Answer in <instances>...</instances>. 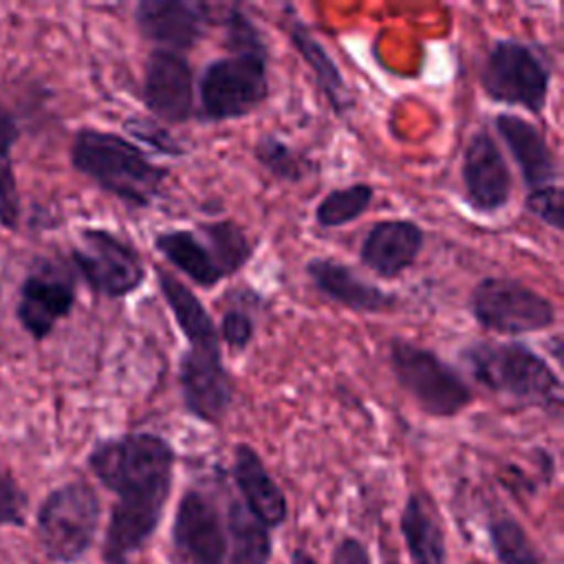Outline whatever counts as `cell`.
<instances>
[{
	"mask_svg": "<svg viewBox=\"0 0 564 564\" xmlns=\"http://www.w3.org/2000/svg\"><path fill=\"white\" fill-rule=\"evenodd\" d=\"M460 183L465 203L482 216H494L511 200V170L509 163L487 130H476L463 152Z\"/></svg>",
	"mask_w": 564,
	"mask_h": 564,
	"instance_id": "obj_14",
	"label": "cell"
},
{
	"mask_svg": "<svg viewBox=\"0 0 564 564\" xmlns=\"http://www.w3.org/2000/svg\"><path fill=\"white\" fill-rule=\"evenodd\" d=\"M26 509V496L15 485V480L0 471V527L4 524H22Z\"/></svg>",
	"mask_w": 564,
	"mask_h": 564,
	"instance_id": "obj_32",
	"label": "cell"
},
{
	"mask_svg": "<svg viewBox=\"0 0 564 564\" xmlns=\"http://www.w3.org/2000/svg\"><path fill=\"white\" fill-rule=\"evenodd\" d=\"M471 379L489 392L560 416L564 405L562 379L551 364L524 341L474 339L458 350Z\"/></svg>",
	"mask_w": 564,
	"mask_h": 564,
	"instance_id": "obj_2",
	"label": "cell"
},
{
	"mask_svg": "<svg viewBox=\"0 0 564 564\" xmlns=\"http://www.w3.org/2000/svg\"><path fill=\"white\" fill-rule=\"evenodd\" d=\"M110 564H126L123 560H117V562H110Z\"/></svg>",
	"mask_w": 564,
	"mask_h": 564,
	"instance_id": "obj_35",
	"label": "cell"
},
{
	"mask_svg": "<svg viewBox=\"0 0 564 564\" xmlns=\"http://www.w3.org/2000/svg\"><path fill=\"white\" fill-rule=\"evenodd\" d=\"M562 200H564L562 185H553V187L527 192L524 207L542 225H546L555 231H562L564 229V205H562Z\"/></svg>",
	"mask_w": 564,
	"mask_h": 564,
	"instance_id": "obj_30",
	"label": "cell"
},
{
	"mask_svg": "<svg viewBox=\"0 0 564 564\" xmlns=\"http://www.w3.org/2000/svg\"><path fill=\"white\" fill-rule=\"evenodd\" d=\"M467 308L482 330L507 337L546 330L557 319V308L546 295L500 275L478 280L469 291Z\"/></svg>",
	"mask_w": 564,
	"mask_h": 564,
	"instance_id": "obj_7",
	"label": "cell"
},
{
	"mask_svg": "<svg viewBox=\"0 0 564 564\" xmlns=\"http://www.w3.org/2000/svg\"><path fill=\"white\" fill-rule=\"evenodd\" d=\"M284 29H286L291 46L295 48V53L302 57V62L313 73L317 90L328 101L333 112H337V115L348 112L352 108V97H350L348 84H346L339 66L326 51V46L319 42V37H315V33L293 13L286 15Z\"/></svg>",
	"mask_w": 564,
	"mask_h": 564,
	"instance_id": "obj_20",
	"label": "cell"
},
{
	"mask_svg": "<svg viewBox=\"0 0 564 564\" xmlns=\"http://www.w3.org/2000/svg\"><path fill=\"white\" fill-rule=\"evenodd\" d=\"M494 128L511 152L527 192L560 185V161L535 123L516 112H498Z\"/></svg>",
	"mask_w": 564,
	"mask_h": 564,
	"instance_id": "obj_18",
	"label": "cell"
},
{
	"mask_svg": "<svg viewBox=\"0 0 564 564\" xmlns=\"http://www.w3.org/2000/svg\"><path fill=\"white\" fill-rule=\"evenodd\" d=\"M229 564H267L271 553L269 527H264L242 502L234 500L227 509Z\"/></svg>",
	"mask_w": 564,
	"mask_h": 564,
	"instance_id": "obj_23",
	"label": "cell"
},
{
	"mask_svg": "<svg viewBox=\"0 0 564 564\" xmlns=\"http://www.w3.org/2000/svg\"><path fill=\"white\" fill-rule=\"evenodd\" d=\"M304 273L317 293L359 315L390 313L399 304L397 293L364 280L355 269L335 258H311L304 264Z\"/></svg>",
	"mask_w": 564,
	"mask_h": 564,
	"instance_id": "obj_15",
	"label": "cell"
},
{
	"mask_svg": "<svg viewBox=\"0 0 564 564\" xmlns=\"http://www.w3.org/2000/svg\"><path fill=\"white\" fill-rule=\"evenodd\" d=\"M70 165L99 189L137 209L150 207L161 196L170 174L128 137L97 128L75 132Z\"/></svg>",
	"mask_w": 564,
	"mask_h": 564,
	"instance_id": "obj_3",
	"label": "cell"
},
{
	"mask_svg": "<svg viewBox=\"0 0 564 564\" xmlns=\"http://www.w3.org/2000/svg\"><path fill=\"white\" fill-rule=\"evenodd\" d=\"M231 474L236 487L242 496V505L264 524L278 527L286 518V498L278 482L267 471L260 454L247 445L238 443L234 447Z\"/></svg>",
	"mask_w": 564,
	"mask_h": 564,
	"instance_id": "obj_19",
	"label": "cell"
},
{
	"mask_svg": "<svg viewBox=\"0 0 564 564\" xmlns=\"http://www.w3.org/2000/svg\"><path fill=\"white\" fill-rule=\"evenodd\" d=\"M271 93L269 53L238 51L207 62L198 79V115L207 123L242 119Z\"/></svg>",
	"mask_w": 564,
	"mask_h": 564,
	"instance_id": "obj_4",
	"label": "cell"
},
{
	"mask_svg": "<svg viewBox=\"0 0 564 564\" xmlns=\"http://www.w3.org/2000/svg\"><path fill=\"white\" fill-rule=\"evenodd\" d=\"M20 192L9 159H0V225L15 231L20 225Z\"/></svg>",
	"mask_w": 564,
	"mask_h": 564,
	"instance_id": "obj_31",
	"label": "cell"
},
{
	"mask_svg": "<svg viewBox=\"0 0 564 564\" xmlns=\"http://www.w3.org/2000/svg\"><path fill=\"white\" fill-rule=\"evenodd\" d=\"M174 463V447L152 432H126L95 443L88 467L117 494L106 531L108 562L123 560L152 535L170 498Z\"/></svg>",
	"mask_w": 564,
	"mask_h": 564,
	"instance_id": "obj_1",
	"label": "cell"
},
{
	"mask_svg": "<svg viewBox=\"0 0 564 564\" xmlns=\"http://www.w3.org/2000/svg\"><path fill=\"white\" fill-rule=\"evenodd\" d=\"M70 260L90 291L108 300L128 297L145 282V264L134 245L104 227L82 229Z\"/></svg>",
	"mask_w": 564,
	"mask_h": 564,
	"instance_id": "obj_10",
	"label": "cell"
},
{
	"mask_svg": "<svg viewBox=\"0 0 564 564\" xmlns=\"http://www.w3.org/2000/svg\"><path fill=\"white\" fill-rule=\"evenodd\" d=\"M375 198V187L370 183H350L344 187L330 189L315 207V223L322 229H337L344 227L370 207Z\"/></svg>",
	"mask_w": 564,
	"mask_h": 564,
	"instance_id": "obj_26",
	"label": "cell"
},
{
	"mask_svg": "<svg viewBox=\"0 0 564 564\" xmlns=\"http://www.w3.org/2000/svg\"><path fill=\"white\" fill-rule=\"evenodd\" d=\"M489 531L500 564H540L524 529L516 520H496Z\"/></svg>",
	"mask_w": 564,
	"mask_h": 564,
	"instance_id": "obj_28",
	"label": "cell"
},
{
	"mask_svg": "<svg viewBox=\"0 0 564 564\" xmlns=\"http://www.w3.org/2000/svg\"><path fill=\"white\" fill-rule=\"evenodd\" d=\"M551 66L533 44L516 37H498L489 46L480 88L498 104L520 106L531 115H540L551 90Z\"/></svg>",
	"mask_w": 564,
	"mask_h": 564,
	"instance_id": "obj_6",
	"label": "cell"
},
{
	"mask_svg": "<svg viewBox=\"0 0 564 564\" xmlns=\"http://www.w3.org/2000/svg\"><path fill=\"white\" fill-rule=\"evenodd\" d=\"M176 381L185 410L203 423L220 425L234 403V381L223 361L218 330L185 337Z\"/></svg>",
	"mask_w": 564,
	"mask_h": 564,
	"instance_id": "obj_8",
	"label": "cell"
},
{
	"mask_svg": "<svg viewBox=\"0 0 564 564\" xmlns=\"http://www.w3.org/2000/svg\"><path fill=\"white\" fill-rule=\"evenodd\" d=\"M99 524V498L82 480L53 489L37 511V535L55 562L77 560L93 542Z\"/></svg>",
	"mask_w": 564,
	"mask_h": 564,
	"instance_id": "obj_9",
	"label": "cell"
},
{
	"mask_svg": "<svg viewBox=\"0 0 564 564\" xmlns=\"http://www.w3.org/2000/svg\"><path fill=\"white\" fill-rule=\"evenodd\" d=\"M388 361L399 388L427 416H456L474 399L463 375L427 346L392 337L388 341Z\"/></svg>",
	"mask_w": 564,
	"mask_h": 564,
	"instance_id": "obj_5",
	"label": "cell"
},
{
	"mask_svg": "<svg viewBox=\"0 0 564 564\" xmlns=\"http://www.w3.org/2000/svg\"><path fill=\"white\" fill-rule=\"evenodd\" d=\"M330 564H368V555L357 540L348 538L337 546Z\"/></svg>",
	"mask_w": 564,
	"mask_h": 564,
	"instance_id": "obj_34",
	"label": "cell"
},
{
	"mask_svg": "<svg viewBox=\"0 0 564 564\" xmlns=\"http://www.w3.org/2000/svg\"><path fill=\"white\" fill-rule=\"evenodd\" d=\"M240 295L236 291L227 293V306L223 311L220 324L216 326L220 344H225L231 352H242L253 335H256V317L251 311V304H260V297L251 289H240Z\"/></svg>",
	"mask_w": 564,
	"mask_h": 564,
	"instance_id": "obj_27",
	"label": "cell"
},
{
	"mask_svg": "<svg viewBox=\"0 0 564 564\" xmlns=\"http://www.w3.org/2000/svg\"><path fill=\"white\" fill-rule=\"evenodd\" d=\"M123 130L128 132V137H132L134 141H141L143 145L152 148L159 154L176 159L187 152V148L172 134V130L152 117L132 115L123 121Z\"/></svg>",
	"mask_w": 564,
	"mask_h": 564,
	"instance_id": "obj_29",
	"label": "cell"
},
{
	"mask_svg": "<svg viewBox=\"0 0 564 564\" xmlns=\"http://www.w3.org/2000/svg\"><path fill=\"white\" fill-rule=\"evenodd\" d=\"M152 245L178 273L200 289H212L225 278L207 242L192 229L159 231Z\"/></svg>",
	"mask_w": 564,
	"mask_h": 564,
	"instance_id": "obj_21",
	"label": "cell"
},
{
	"mask_svg": "<svg viewBox=\"0 0 564 564\" xmlns=\"http://www.w3.org/2000/svg\"><path fill=\"white\" fill-rule=\"evenodd\" d=\"M253 156L273 178L284 183H300L308 178V174L315 170V163L293 148L289 141H284L278 134H262L253 143Z\"/></svg>",
	"mask_w": 564,
	"mask_h": 564,
	"instance_id": "obj_25",
	"label": "cell"
},
{
	"mask_svg": "<svg viewBox=\"0 0 564 564\" xmlns=\"http://www.w3.org/2000/svg\"><path fill=\"white\" fill-rule=\"evenodd\" d=\"M141 99L150 117L163 126H181L194 117V70L183 53L152 48L141 82Z\"/></svg>",
	"mask_w": 564,
	"mask_h": 564,
	"instance_id": "obj_12",
	"label": "cell"
},
{
	"mask_svg": "<svg viewBox=\"0 0 564 564\" xmlns=\"http://www.w3.org/2000/svg\"><path fill=\"white\" fill-rule=\"evenodd\" d=\"M218 4L189 0H141L134 7V26L156 48L183 53L194 48L209 24H218Z\"/></svg>",
	"mask_w": 564,
	"mask_h": 564,
	"instance_id": "obj_13",
	"label": "cell"
},
{
	"mask_svg": "<svg viewBox=\"0 0 564 564\" xmlns=\"http://www.w3.org/2000/svg\"><path fill=\"white\" fill-rule=\"evenodd\" d=\"M425 245V231L410 218H386L370 225L359 245V260L383 280L414 267Z\"/></svg>",
	"mask_w": 564,
	"mask_h": 564,
	"instance_id": "obj_16",
	"label": "cell"
},
{
	"mask_svg": "<svg viewBox=\"0 0 564 564\" xmlns=\"http://www.w3.org/2000/svg\"><path fill=\"white\" fill-rule=\"evenodd\" d=\"M18 137H20V128L15 119L7 110H0V159H9Z\"/></svg>",
	"mask_w": 564,
	"mask_h": 564,
	"instance_id": "obj_33",
	"label": "cell"
},
{
	"mask_svg": "<svg viewBox=\"0 0 564 564\" xmlns=\"http://www.w3.org/2000/svg\"><path fill=\"white\" fill-rule=\"evenodd\" d=\"M196 234L207 242L216 264L227 275L238 273L253 256L256 245L236 220H212L198 225Z\"/></svg>",
	"mask_w": 564,
	"mask_h": 564,
	"instance_id": "obj_24",
	"label": "cell"
},
{
	"mask_svg": "<svg viewBox=\"0 0 564 564\" xmlns=\"http://www.w3.org/2000/svg\"><path fill=\"white\" fill-rule=\"evenodd\" d=\"M77 300L75 278L66 264L44 260L22 280L15 315L35 339H46L59 319L68 317Z\"/></svg>",
	"mask_w": 564,
	"mask_h": 564,
	"instance_id": "obj_11",
	"label": "cell"
},
{
	"mask_svg": "<svg viewBox=\"0 0 564 564\" xmlns=\"http://www.w3.org/2000/svg\"><path fill=\"white\" fill-rule=\"evenodd\" d=\"M172 533L174 544L192 564H223L227 555L225 527L214 500L203 491L183 494Z\"/></svg>",
	"mask_w": 564,
	"mask_h": 564,
	"instance_id": "obj_17",
	"label": "cell"
},
{
	"mask_svg": "<svg viewBox=\"0 0 564 564\" xmlns=\"http://www.w3.org/2000/svg\"><path fill=\"white\" fill-rule=\"evenodd\" d=\"M401 533L412 564H445V540L430 500L412 494L401 513Z\"/></svg>",
	"mask_w": 564,
	"mask_h": 564,
	"instance_id": "obj_22",
	"label": "cell"
}]
</instances>
